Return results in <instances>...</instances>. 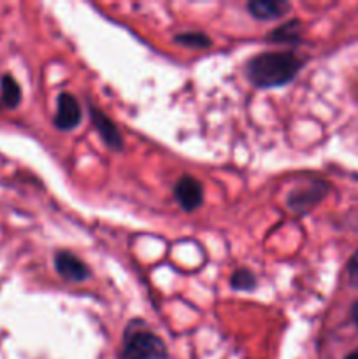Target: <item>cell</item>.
Returning a JSON list of instances; mask_svg holds the SVG:
<instances>
[{
  "label": "cell",
  "mask_w": 358,
  "mask_h": 359,
  "mask_svg": "<svg viewBox=\"0 0 358 359\" xmlns=\"http://www.w3.org/2000/svg\"><path fill=\"white\" fill-rule=\"evenodd\" d=\"M53 123L62 132H70L77 128L81 123V107L77 98L72 93H60L56 100V114Z\"/></svg>",
  "instance_id": "3957f363"
},
{
  "label": "cell",
  "mask_w": 358,
  "mask_h": 359,
  "mask_svg": "<svg viewBox=\"0 0 358 359\" xmlns=\"http://www.w3.org/2000/svg\"><path fill=\"white\" fill-rule=\"evenodd\" d=\"M230 286L237 291H251L256 287V277L251 270L239 269L232 273Z\"/></svg>",
  "instance_id": "8fae6325"
},
{
  "label": "cell",
  "mask_w": 358,
  "mask_h": 359,
  "mask_svg": "<svg viewBox=\"0 0 358 359\" xmlns=\"http://www.w3.org/2000/svg\"><path fill=\"white\" fill-rule=\"evenodd\" d=\"M351 318H353L354 325L358 326V302H354L353 309H351Z\"/></svg>",
  "instance_id": "5bb4252c"
},
{
  "label": "cell",
  "mask_w": 358,
  "mask_h": 359,
  "mask_svg": "<svg viewBox=\"0 0 358 359\" xmlns=\"http://www.w3.org/2000/svg\"><path fill=\"white\" fill-rule=\"evenodd\" d=\"M304 62L291 51H267L246 63V76L256 88L284 86L295 79Z\"/></svg>",
  "instance_id": "6da1fadb"
},
{
  "label": "cell",
  "mask_w": 358,
  "mask_h": 359,
  "mask_svg": "<svg viewBox=\"0 0 358 359\" xmlns=\"http://www.w3.org/2000/svg\"><path fill=\"white\" fill-rule=\"evenodd\" d=\"M347 273H350L351 283L358 284V251L354 252V256L347 263Z\"/></svg>",
  "instance_id": "4fadbf2b"
},
{
  "label": "cell",
  "mask_w": 358,
  "mask_h": 359,
  "mask_svg": "<svg viewBox=\"0 0 358 359\" xmlns=\"http://www.w3.org/2000/svg\"><path fill=\"white\" fill-rule=\"evenodd\" d=\"M325 189H321V186H312L311 189H305V191L300 193H293L290 198V207H293L295 210H304L307 207H311L312 203L318 202L319 198L323 196Z\"/></svg>",
  "instance_id": "9c48e42d"
},
{
  "label": "cell",
  "mask_w": 358,
  "mask_h": 359,
  "mask_svg": "<svg viewBox=\"0 0 358 359\" xmlns=\"http://www.w3.org/2000/svg\"><path fill=\"white\" fill-rule=\"evenodd\" d=\"M0 90H2V95H0V100H2V104L6 105L7 109L18 107V104L21 102V88L13 76L2 77Z\"/></svg>",
  "instance_id": "ba28073f"
},
{
  "label": "cell",
  "mask_w": 358,
  "mask_h": 359,
  "mask_svg": "<svg viewBox=\"0 0 358 359\" xmlns=\"http://www.w3.org/2000/svg\"><path fill=\"white\" fill-rule=\"evenodd\" d=\"M55 269L62 279L69 283H84L91 276L86 263L81 262L76 255L70 251H58L55 255Z\"/></svg>",
  "instance_id": "277c9868"
},
{
  "label": "cell",
  "mask_w": 358,
  "mask_h": 359,
  "mask_svg": "<svg viewBox=\"0 0 358 359\" xmlns=\"http://www.w3.org/2000/svg\"><path fill=\"white\" fill-rule=\"evenodd\" d=\"M88 107H90L91 121H93L95 128H97L98 135L102 137V140L105 142V146L112 151H121L123 149V139H121V133H119L118 126L114 125V121H112L109 116H105L104 112H102L97 105L91 104V102L88 104Z\"/></svg>",
  "instance_id": "8992f818"
},
{
  "label": "cell",
  "mask_w": 358,
  "mask_h": 359,
  "mask_svg": "<svg viewBox=\"0 0 358 359\" xmlns=\"http://www.w3.org/2000/svg\"><path fill=\"white\" fill-rule=\"evenodd\" d=\"M291 6L284 0H251L248 4V11L255 20L258 21H272L284 16Z\"/></svg>",
  "instance_id": "52a82bcc"
},
{
  "label": "cell",
  "mask_w": 358,
  "mask_h": 359,
  "mask_svg": "<svg viewBox=\"0 0 358 359\" xmlns=\"http://www.w3.org/2000/svg\"><path fill=\"white\" fill-rule=\"evenodd\" d=\"M346 359H358V351H357V353H351Z\"/></svg>",
  "instance_id": "9a60e30c"
},
{
  "label": "cell",
  "mask_w": 358,
  "mask_h": 359,
  "mask_svg": "<svg viewBox=\"0 0 358 359\" xmlns=\"http://www.w3.org/2000/svg\"><path fill=\"white\" fill-rule=\"evenodd\" d=\"M174 41L178 44L186 46V48H193V49H206L211 46V39L207 35L200 34V32H186V34H179L175 35Z\"/></svg>",
  "instance_id": "7c38bea8"
},
{
  "label": "cell",
  "mask_w": 358,
  "mask_h": 359,
  "mask_svg": "<svg viewBox=\"0 0 358 359\" xmlns=\"http://www.w3.org/2000/svg\"><path fill=\"white\" fill-rule=\"evenodd\" d=\"M298 25L300 23H298L297 20L288 21L283 27L274 30L272 34L269 35V39H272V41L276 42H283V44H290V42L297 44V42L300 41V28H298Z\"/></svg>",
  "instance_id": "30bf717a"
},
{
  "label": "cell",
  "mask_w": 358,
  "mask_h": 359,
  "mask_svg": "<svg viewBox=\"0 0 358 359\" xmlns=\"http://www.w3.org/2000/svg\"><path fill=\"white\" fill-rule=\"evenodd\" d=\"M174 196L179 205L186 212H193L204 203V189L197 179L192 175H183L174 186Z\"/></svg>",
  "instance_id": "5b68a950"
},
{
  "label": "cell",
  "mask_w": 358,
  "mask_h": 359,
  "mask_svg": "<svg viewBox=\"0 0 358 359\" xmlns=\"http://www.w3.org/2000/svg\"><path fill=\"white\" fill-rule=\"evenodd\" d=\"M119 359H168L164 340L154 335L144 321H130L123 333V346Z\"/></svg>",
  "instance_id": "7a4b0ae2"
}]
</instances>
